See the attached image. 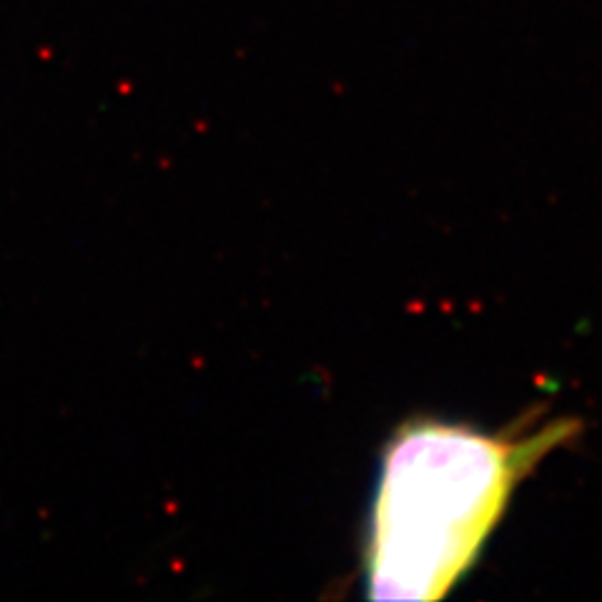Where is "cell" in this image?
I'll return each instance as SVG.
<instances>
[{
    "mask_svg": "<svg viewBox=\"0 0 602 602\" xmlns=\"http://www.w3.org/2000/svg\"><path fill=\"white\" fill-rule=\"evenodd\" d=\"M572 434L550 422L525 436L449 422L397 432L381 464L366 535L371 600H436L462 577L497 527L514 487Z\"/></svg>",
    "mask_w": 602,
    "mask_h": 602,
    "instance_id": "1",
    "label": "cell"
}]
</instances>
